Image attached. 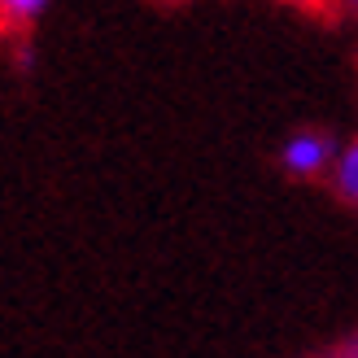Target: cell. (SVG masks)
I'll use <instances>...</instances> for the list:
<instances>
[{"instance_id":"obj_5","label":"cell","mask_w":358,"mask_h":358,"mask_svg":"<svg viewBox=\"0 0 358 358\" xmlns=\"http://www.w3.org/2000/svg\"><path fill=\"white\" fill-rule=\"evenodd\" d=\"M328 358H358V332H350V336H345V341L336 345Z\"/></svg>"},{"instance_id":"obj_1","label":"cell","mask_w":358,"mask_h":358,"mask_svg":"<svg viewBox=\"0 0 358 358\" xmlns=\"http://www.w3.org/2000/svg\"><path fill=\"white\" fill-rule=\"evenodd\" d=\"M336 145H341V140L328 127H297V131L284 136V145H280V166L289 179H328Z\"/></svg>"},{"instance_id":"obj_6","label":"cell","mask_w":358,"mask_h":358,"mask_svg":"<svg viewBox=\"0 0 358 358\" xmlns=\"http://www.w3.org/2000/svg\"><path fill=\"white\" fill-rule=\"evenodd\" d=\"M328 9L345 13V17H358V0H328Z\"/></svg>"},{"instance_id":"obj_2","label":"cell","mask_w":358,"mask_h":358,"mask_svg":"<svg viewBox=\"0 0 358 358\" xmlns=\"http://www.w3.org/2000/svg\"><path fill=\"white\" fill-rule=\"evenodd\" d=\"M328 184H332V192H336V201H345L350 210H358V131L336 145Z\"/></svg>"},{"instance_id":"obj_4","label":"cell","mask_w":358,"mask_h":358,"mask_svg":"<svg viewBox=\"0 0 358 358\" xmlns=\"http://www.w3.org/2000/svg\"><path fill=\"white\" fill-rule=\"evenodd\" d=\"M271 5H284V9H301V13H324L328 0H271Z\"/></svg>"},{"instance_id":"obj_3","label":"cell","mask_w":358,"mask_h":358,"mask_svg":"<svg viewBox=\"0 0 358 358\" xmlns=\"http://www.w3.org/2000/svg\"><path fill=\"white\" fill-rule=\"evenodd\" d=\"M52 0H0V31H31L48 13Z\"/></svg>"},{"instance_id":"obj_7","label":"cell","mask_w":358,"mask_h":358,"mask_svg":"<svg viewBox=\"0 0 358 358\" xmlns=\"http://www.w3.org/2000/svg\"><path fill=\"white\" fill-rule=\"evenodd\" d=\"M153 5H184V0H153Z\"/></svg>"}]
</instances>
